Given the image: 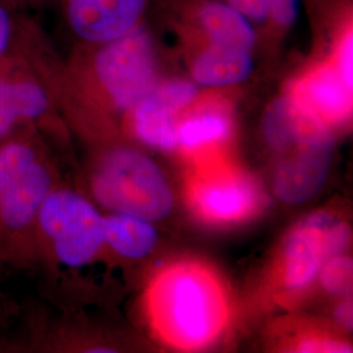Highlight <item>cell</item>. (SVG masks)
Wrapping results in <instances>:
<instances>
[{"label": "cell", "instance_id": "ba28073f", "mask_svg": "<svg viewBox=\"0 0 353 353\" xmlns=\"http://www.w3.org/2000/svg\"><path fill=\"white\" fill-rule=\"evenodd\" d=\"M198 94L195 83L169 80L157 83L132 109L134 128L140 140L152 147L174 150L178 145L176 114Z\"/></svg>", "mask_w": 353, "mask_h": 353}, {"label": "cell", "instance_id": "44dd1931", "mask_svg": "<svg viewBox=\"0 0 353 353\" xmlns=\"http://www.w3.org/2000/svg\"><path fill=\"white\" fill-rule=\"evenodd\" d=\"M299 351L300 352H351V348L347 344H341L338 341L313 339V341H303Z\"/></svg>", "mask_w": 353, "mask_h": 353}, {"label": "cell", "instance_id": "52a82bcc", "mask_svg": "<svg viewBox=\"0 0 353 353\" xmlns=\"http://www.w3.org/2000/svg\"><path fill=\"white\" fill-rule=\"evenodd\" d=\"M190 201L204 219L230 223L254 211L256 192L249 178L228 168H207L190 182Z\"/></svg>", "mask_w": 353, "mask_h": 353}, {"label": "cell", "instance_id": "7c38bea8", "mask_svg": "<svg viewBox=\"0 0 353 353\" xmlns=\"http://www.w3.org/2000/svg\"><path fill=\"white\" fill-rule=\"evenodd\" d=\"M254 51L205 45L195 57L191 75L198 85L230 87L243 83L254 71Z\"/></svg>", "mask_w": 353, "mask_h": 353}, {"label": "cell", "instance_id": "e0dca14e", "mask_svg": "<svg viewBox=\"0 0 353 353\" xmlns=\"http://www.w3.org/2000/svg\"><path fill=\"white\" fill-rule=\"evenodd\" d=\"M34 161V152L26 144L12 143L6 145L0 151V192Z\"/></svg>", "mask_w": 353, "mask_h": 353}, {"label": "cell", "instance_id": "603a6c76", "mask_svg": "<svg viewBox=\"0 0 353 353\" xmlns=\"http://www.w3.org/2000/svg\"><path fill=\"white\" fill-rule=\"evenodd\" d=\"M30 1V4H32V8H33V11H34V7H36V0H29Z\"/></svg>", "mask_w": 353, "mask_h": 353}, {"label": "cell", "instance_id": "9c48e42d", "mask_svg": "<svg viewBox=\"0 0 353 353\" xmlns=\"http://www.w3.org/2000/svg\"><path fill=\"white\" fill-rule=\"evenodd\" d=\"M290 96L325 125L347 119L352 110V87L334 62L303 76L292 87Z\"/></svg>", "mask_w": 353, "mask_h": 353}, {"label": "cell", "instance_id": "2e32d148", "mask_svg": "<svg viewBox=\"0 0 353 353\" xmlns=\"http://www.w3.org/2000/svg\"><path fill=\"white\" fill-rule=\"evenodd\" d=\"M33 12L29 0H0V59L12 49L26 20Z\"/></svg>", "mask_w": 353, "mask_h": 353}, {"label": "cell", "instance_id": "5bb4252c", "mask_svg": "<svg viewBox=\"0 0 353 353\" xmlns=\"http://www.w3.org/2000/svg\"><path fill=\"white\" fill-rule=\"evenodd\" d=\"M232 122L220 109H204L192 115L183 125L178 127V144L189 150H201L205 145L228 139Z\"/></svg>", "mask_w": 353, "mask_h": 353}, {"label": "cell", "instance_id": "6da1fadb", "mask_svg": "<svg viewBox=\"0 0 353 353\" xmlns=\"http://www.w3.org/2000/svg\"><path fill=\"white\" fill-rule=\"evenodd\" d=\"M148 309L161 338L182 350L211 343L227 319L223 288L201 265H174L161 272L148 292Z\"/></svg>", "mask_w": 353, "mask_h": 353}, {"label": "cell", "instance_id": "5b68a950", "mask_svg": "<svg viewBox=\"0 0 353 353\" xmlns=\"http://www.w3.org/2000/svg\"><path fill=\"white\" fill-rule=\"evenodd\" d=\"M38 214L41 227L52 240L57 256L64 265H87L105 243V219L76 192H49Z\"/></svg>", "mask_w": 353, "mask_h": 353}, {"label": "cell", "instance_id": "7402d4cb", "mask_svg": "<svg viewBox=\"0 0 353 353\" xmlns=\"http://www.w3.org/2000/svg\"><path fill=\"white\" fill-rule=\"evenodd\" d=\"M352 303H343L335 310V319L338 323L345 328H352L353 323Z\"/></svg>", "mask_w": 353, "mask_h": 353}, {"label": "cell", "instance_id": "30bf717a", "mask_svg": "<svg viewBox=\"0 0 353 353\" xmlns=\"http://www.w3.org/2000/svg\"><path fill=\"white\" fill-rule=\"evenodd\" d=\"M332 144L316 145L285 156L279 165L274 189L281 201L301 203L325 183Z\"/></svg>", "mask_w": 353, "mask_h": 353}, {"label": "cell", "instance_id": "ac0fdd59", "mask_svg": "<svg viewBox=\"0 0 353 353\" xmlns=\"http://www.w3.org/2000/svg\"><path fill=\"white\" fill-rule=\"evenodd\" d=\"M353 265L351 258L334 255L321 268L325 290L332 294H348L352 290Z\"/></svg>", "mask_w": 353, "mask_h": 353}, {"label": "cell", "instance_id": "d6986e66", "mask_svg": "<svg viewBox=\"0 0 353 353\" xmlns=\"http://www.w3.org/2000/svg\"><path fill=\"white\" fill-rule=\"evenodd\" d=\"M301 0H267L265 29L284 33L294 24Z\"/></svg>", "mask_w": 353, "mask_h": 353}, {"label": "cell", "instance_id": "9a60e30c", "mask_svg": "<svg viewBox=\"0 0 353 353\" xmlns=\"http://www.w3.org/2000/svg\"><path fill=\"white\" fill-rule=\"evenodd\" d=\"M26 93L19 77L0 59V138L20 122H26Z\"/></svg>", "mask_w": 353, "mask_h": 353}, {"label": "cell", "instance_id": "7a4b0ae2", "mask_svg": "<svg viewBox=\"0 0 353 353\" xmlns=\"http://www.w3.org/2000/svg\"><path fill=\"white\" fill-rule=\"evenodd\" d=\"M150 21L112 42L74 50L75 63L85 68L102 100L118 112H132L159 83L157 32Z\"/></svg>", "mask_w": 353, "mask_h": 353}, {"label": "cell", "instance_id": "8992f818", "mask_svg": "<svg viewBox=\"0 0 353 353\" xmlns=\"http://www.w3.org/2000/svg\"><path fill=\"white\" fill-rule=\"evenodd\" d=\"M348 242V228L332 214H313L290 234L284 252V281L290 290L312 283L321 268Z\"/></svg>", "mask_w": 353, "mask_h": 353}, {"label": "cell", "instance_id": "3957f363", "mask_svg": "<svg viewBox=\"0 0 353 353\" xmlns=\"http://www.w3.org/2000/svg\"><path fill=\"white\" fill-rule=\"evenodd\" d=\"M159 6L160 0H36L34 13L51 39L79 50L126 36Z\"/></svg>", "mask_w": 353, "mask_h": 353}, {"label": "cell", "instance_id": "8fae6325", "mask_svg": "<svg viewBox=\"0 0 353 353\" xmlns=\"http://www.w3.org/2000/svg\"><path fill=\"white\" fill-rule=\"evenodd\" d=\"M49 190L48 170L34 161L0 192V214L4 223L12 228L26 227L37 214Z\"/></svg>", "mask_w": 353, "mask_h": 353}, {"label": "cell", "instance_id": "277c9868", "mask_svg": "<svg viewBox=\"0 0 353 353\" xmlns=\"http://www.w3.org/2000/svg\"><path fill=\"white\" fill-rule=\"evenodd\" d=\"M96 198L109 210L156 221L170 214L173 194L160 168L132 150L110 152L93 176Z\"/></svg>", "mask_w": 353, "mask_h": 353}, {"label": "cell", "instance_id": "4fadbf2b", "mask_svg": "<svg viewBox=\"0 0 353 353\" xmlns=\"http://www.w3.org/2000/svg\"><path fill=\"white\" fill-rule=\"evenodd\" d=\"M105 242L126 258L140 259L156 246L157 233L148 220L117 212L105 219Z\"/></svg>", "mask_w": 353, "mask_h": 353}, {"label": "cell", "instance_id": "ffe728a7", "mask_svg": "<svg viewBox=\"0 0 353 353\" xmlns=\"http://www.w3.org/2000/svg\"><path fill=\"white\" fill-rule=\"evenodd\" d=\"M230 6L248 16L255 26H263L267 17V0H227Z\"/></svg>", "mask_w": 353, "mask_h": 353}]
</instances>
